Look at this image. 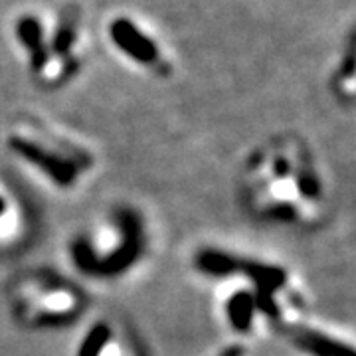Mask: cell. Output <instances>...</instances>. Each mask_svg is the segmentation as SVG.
Instances as JSON below:
<instances>
[{"label": "cell", "mask_w": 356, "mask_h": 356, "mask_svg": "<svg viewBox=\"0 0 356 356\" xmlns=\"http://www.w3.org/2000/svg\"><path fill=\"white\" fill-rule=\"evenodd\" d=\"M20 305L30 318H65L77 309V297L70 289L54 283H28L20 293Z\"/></svg>", "instance_id": "cell-1"}, {"label": "cell", "mask_w": 356, "mask_h": 356, "mask_svg": "<svg viewBox=\"0 0 356 356\" xmlns=\"http://www.w3.org/2000/svg\"><path fill=\"white\" fill-rule=\"evenodd\" d=\"M79 356H131L127 346L117 339L109 327L97 325L88 332L79 346Z\"/></svg>", "instance_id": "cell-2"}, {"label": "cell", "mask_w": 356, "mask_h": 356, "mask_svg": "<svg viewBox=\"0 0 356 356\" xmlns=\"http://www.w3.org/2000/svg\"><path fill=\"white\" fill-rule=\"evenodd\" d=\"M115 40L123 46V50H127L137 60H143V62H154L156 60V51H154L153 44L143 34H139L133 26L123 24L121 28H117Z\"/></svg>", "instance_id": "cell-3"}, {"label": "cell", "mask_w": 356, "mask_h": 356, "mask_svg": "<svg viewBox=\"0 0 356 356\" xmlns=\"http://www.w3.org/2000/svg\"><path fill=\"white\" fill-rule=\"evenodd\" d=\"M20 229V216L18 210L2 192H0V242L14 240Z\"/></svg>", "instance_id": "cell-4"}]
</instances>
